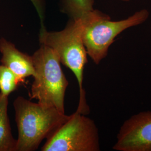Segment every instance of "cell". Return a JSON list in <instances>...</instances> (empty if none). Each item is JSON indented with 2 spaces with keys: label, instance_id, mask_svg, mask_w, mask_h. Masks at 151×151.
I'll return each mask as SVG.
<instances>
[{
  "label": "cell",
  "instance_id": "1",
  "mask_svg": "<svg viewBox=\"0 0 151 151\" xmlns=\"http://www.w3.org/2000/svg\"><path fill=\"white\" fill-rule=\"evenodd\" d=\"M18 138L16 151H34L44 139L69 119L54 107H46L18 96L13 103Z\"/></svg>",
  "mask_w": 151,
  "mask_h": 151
},
{
  "label": "cell",
  "instance_id": "2",
  "mask_svg": "<svg viewBox=\"0 0 151 151\" xmlns=\"http://www.w3.org/2000/svg\"><path fill=\"white\" fill-rule=\"evenodd\" d=\"M81 19L70 21L62 30L48 32L43 24L39 34L40 44L52 49L58 55L60 63L72 70L75 76L80 90V100L77 110L86 114L89 111L83 86V72L86 65L87 53L83 42Z\"/></svg>",
  "mask_w": 151,
  "mask_h": 151
},
{
  "label": "cell",
  "instance_id": "3",
  "mask_svg": "<svg viewBox=\"0 0 151 151\" xmlns=\"http://www.w3.org/2000/svg\"><path fill=\"white\" fill-rule=\"evenodd\" d=\"M146 9L140 10L127 19L112 21L109 16L93 10L80 19L82 23V37L87 55L99 65L108 55L115 39L125 30L139 25L149 17Z\"/></svg>",
  "mask_w": 151,
  "mask_h": 151
},
{
  "label": "cell",
  "instance_id": "4",
  "mask_svg": "<svg viewBox=\"0 0 151 151\" xmlns=\"http://www.w3.org/2000/svg\"><path fill=\"white\" fill-rule=\"evenodd\" d=\"M35 75L31 87L30 99L46 107H54L65 113V97L68 85L54 50L40 44L32 55Z\"/></svg>",
  "mask_w": 151,
  "mask_h": 151
},
{
  "label": "cell",
  "instance_id": "5",
  "mask_svg": "<svg viewBox=\"0 0 151 151\" xmlns=\"http://www.w3.org/2000/svg\"><path fill=\"white\" fill-rule=\"evenodd\" d=\"M99 135L92 119L76 110L47 139L42 151H99Z\"/></svg>",
  "mask_w": 151,
  "mask_h": 151
},
{
  "label": "cell",
  "instance_id": "6",
  "mask_svg": "<svg viewBox=\"0 0 151 151\" xmlns=\"http://www.w3.org/2000/svg\"><path fill=\"white\" fill-rule=\"evenodd\" d=\"M114 150L151 151V111L136 114L120 128Z\"/></svg>",
  "mask_w": 151,
  "mask_h": 151
},
{
  "label": "cell",
  "instance_id": "7",
  "mask_svg": "<svg viewBox=\"0 0 151 151\" xmlns=\"http://www.w3.org/2000/svg\"><path fill=\"white\" fill-rule=\"evenodd\" d=\"M0 52L1 64L16 75L20 84L28 77L35 75L32 55L22 53L5 38H0Z\"/></svg>",
  "mask_w": 151,
  "mask_h": 151
},
{
  "label": "cell",
  "instance_id": "8",
  "mask_svg": "<svg viewBox=\"0 0 151 151\" xmlns=\"http://www.w3.org/2000/svg\"><path fill=\"white\" fill-rule=\"evenodd\" d=\"M8 105V96L0 93V151H16L17 140L12 134Z\"/></svg>",
  "mask_w": 151,
  "mask_h": 151
},
{
  "label": "cell",
  "instance_id": "9",
  "mask_svg": "<svg viewBox=\"0 0 151 151\" xmlns=\"http://www.w3.org/2000/svg\"><path fill=\"white\" fill-rule=\"evenodd\" d=\"M93 0H65V9L73 20H77L93 11Z\"/></svg>",
  "mask_w": 151,
  "mask_h": 151
},
{
  "label": "cell",
  "instance_id": "10",
  "mask_svg": "<svg viewBox=\"0 0 151 151\" xmlns=\"http://www.w3.org/2000/svg\"><path fill=\"white\" fill-rule=\"evenodd\" d=\"M19 85L16 75L7 67L0 65V93L9 96L17 90Z\"/></svg>",
  "mask_w": 151,
  "mask_h": 151
},
{
  "label": "cell",
  "instance_id": "11",
  "mask_svg": "<svg viewBox=\"0 0 151 151\" xmlns=\"http://www.w3.org/2000/svg\"><path fill=\"white\" fill-rule=\"evenodd\" d=\"M32 4L35 6L38 15L40 17L41 24H43L44 20V4L43 0H30Z\"/></svg>",
  "mask_w": 151,
  "mask_h": 151
},
{
  "label": "cell",
  "instance_id": "12",
  "mask_svg": "<svg viewBox=\"0 0 151 151\" xmlns=\"http://www.w3.org/2000/svg\"><path fill=\"white\" fill-rule=\"evenodd\" d=\"M122 1H125V2H128V1H131V0H122Z\"/></svg>",
  "mask_w": 151,
  "mask_h": 151
}]
</instances>
